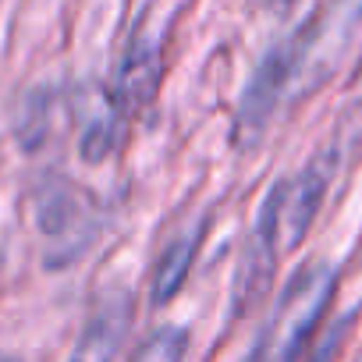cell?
<instances>
[{
	"mask_svg": "<svg viewBox=\"0 0 362 362\" xmlns=\"http://www.w3.org/2000/svg\"><path fill=\"white\" fill-rule=\"evenodd\" d=\"M327 185H330V163L313 160L302 170L281 177L277 185L267 192L252 238L245 245L242 267H238V305L249 309V302L256 305L263 298V291L270 288L277 263L302 245V238L309 235L323 199H327Z\"/></svg>",
	"mask_w": 362,
	"mask_h": 362,
	"instance_id": "cell-1",
	"label": "cell"
},
{
	"mask_svg": "<svg viewBox=\"0 0 362 362\" xmlns=\"http://www.w3.org/2000/svg\"><path fill=\"white\" fill-rule=\"evenodd\" d=\"M337 277L327 263H305L284 284L277 305L270 309L259 337L252 341L245 362H330L337 348V330L323 334Z\"/></svg>",
	"mask_w": 362,
	"mask_h": 362,
	"instance_id": "cell-2",
	"label": "cell"
},
{
	"mask_svg": "<svg viewBox=\"0 0 362 362\" xmlns=\"http://www.w3.org/2000/svg\"><path fill=\"white\" fill-rule=\"evenodd\" d=\"M36 217H40V231L50 249V263H68L78 252H86L82 245L96 231L93 203L86 189H75L71 181H54L50 189L40 192Z\"/></svg>",
	"mask_w": 362,
	"mask_h": 362,
	"instance_id": "cell-3",
	"label": "cell"
},
{
	"mask_svg": "<svg viewBox=\"0 0 362 362\" xmlns=\"http://www.w3.org/2000/svg\"><path fill=\"white\" fill-rule=\"evenodd\" d=\"M160 75H163L160 43L153 36H146V33H135V40L124 50L117 82L110 89V100H114V107L121 110L124 121L135 117V114H142L153 103V96L160 89Z\"/></svg>",
	"mask_w": 362,
	"mask_h": 362,
	"instance_id": "cell-4",
	"label": "cell"
},
{
	"mask_svg": "<svg viewBox=\"0 0 362 362\" xmlns=\"http://www.w3.org/2000/svg\"><path fill=\"white\" fill-rule=\"evenodd\" d=\"M132 327V298L124 291H107L86 316L68 362H114L124 334Z\"/></svg>",
	"mask_w": 362,
	"mask_h": 362,
	"instance_id": "cell-5",
	"label": "cell"
},
{
	"mask_svg": "<svg viewBox=\"0 0 362 362\" xmlns=\"http://www.w3.org/2000/svg\"><path fill=\"white\" fill-rule=\"evenodd\" d=\"M199 242H203V224L181 228V231H174L163 242L160 259L153 267V302L156 305L170 302L181 291V284L189 281V270H192V263L199 256Z\"/></svg>",
	"mask_w": 362,
	"mask_h": 362,
	"instance_id": "cell-6",
	"label": "cell"
},
{
	"mask_svg": "<svg viewBox=\"0 0 362 362\" xmlns=\"http://www.w3.org/2000/svg\"><path fill=\"white\" fill-rule=\"evenodd\" d=\"M189 334L185 327H156L132 355V362H185Z\"/></svg>",
	"mask_w": 362,
	"mask_h": 362,
	"instance_id": "cell-7",
	"label": "cell"
},
{
	"mask_svg": "<svg viewBox=\"0 0 362 362\" xmlns=\"http://www.w3.org/2000/svg\"><path fill=\"white\" fill-rule=\"evenodd\" d=\"M270 4H291V0H270Z\"/></svg>",
	"mask_w": 362,
	"mask_h": 362,
	"instance_id": "cell-8",
	"label": "cell"
}]
</instances>
